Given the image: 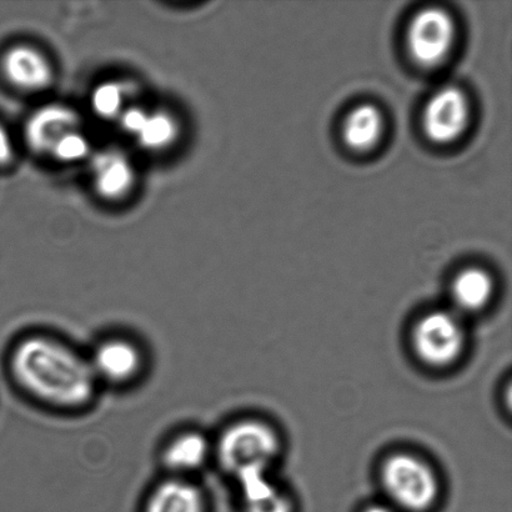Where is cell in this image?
<instances>
[{"instance_id": "1", "label": "cell", "mask_w": 512, "mask_h": 512, "mask_svg": "<svg viewBox=\"0 0 512 512\" xmlns=\"http://www.w3.org/2000/svg\"><path fill=\"white\" fill-rule=\"evenodd\" d=\"M8 371L20 393L59 413H83L100 393L87 351L47 331H30L14 341Z\"/></svg>"}, {"instance_id": "2", "label": "cell", "mask_w": 512, "mask_h": 512, "mask_svg": "<svg viewBox=\"0 0 512 512\" xmlns=\"http://www.w3.org/2000/svg\"><path fill=\"white\" fill-rule=\"evenodd\" d=\"M279 453L278 435L260 420L234 421L214 439V461L234 481L270 474Z\"/></svg>"}, {"instance_id": "3", "label": "cell", "mask_w": 512, "mask_h": 512, "mask_svg": "<svg viewBox=\"0 0 512 512\" xmlns=\"http://www.w3.org/2000/svg\"><path fill=\"white\" fill-rule=\"evenodd\" d=\"M87 355L100 390L132 388L142 381L149 366L147 349L138 339L124 333L102 336Z\"/></svg>"}, {"instance_id": "4", "label": "cell", "mask_w": 512, "mask_h": 512, "mask_svg": "<svg viewBox=\"0 0 512 512\" xmlns=\"http://www.w3.org/2000/svg\"><path fill=\"white\" fill-rule=\"evenodd\" d=\"M385 493L400 509L424 512L435 504L439 479L428 463L410 454H395L381 468Z\"/></svg>"}, {"instance_id": "5", "label": "cell", "mask_w": 512, "mask_h": 512, "mask_svg": "<svg viewBox=\"0 0 512 512\" xmlns=\"http://www.w3.org/2000/svg\"><path fill=\"white\" fill-rule=\"evenodd\" d=\"M465 344L463 321L455 311H431L415 324V354L431 368H446L453 365L463 354Z\"/></svg>"}, {"instance_id": "6", "label": "cell", "mask_w": 512, "mask_h": 512, "mask_svg": "<svg viewBox=\"0 0 512 512\" xmlns=\"http://www.w3.org/2000/svg\"><path fill=\"white\" fill-rule=\"evenodd\" d=\"M455 24L440 8H426L416 14L408 30V47L416 63L434 68L444 62L455 42Z\"/></svg>"}, {"instance_id": "7", "label": "cell", "mask_w": 512, "mask_h": 512, "mask_svg": "<svg viewBox=\"0 0 512 512\" xmlns=\"http://www.w3.org/2000/svg\"><path fill=\"white\" fill-rule=\"evenodd\" d=\"M214 461V440L203 430L183 428L164 440L159 450V463L164 475L198 479L200 473Z\"/></svg>"}, {"instance_id": "8", "label": "cell", "mask_w": 512, "mask_h": 512, "mask_svg": "<svg viewBox=\"0 0 512 512\" xmlns=\"http://www.w3.org/2000/svg\"><path fill=\"white\" fill-rule=\"evenodd\" d=\"M469 115L468 99L460 89H440L425 105L423 125L426 137L436 144L456 142L468 127Z\"/></svg>"}, {"instance_id": "9", "label": "cell", "mask_w": 512, "mask_h": 512, "mask_svg": "<svg viewBox=\"0 0 512 512\" xmlns=\"http://www.w3.org/2000/svg\"><path fill=\"white\" fill-rule=\"evenodd\" d=\"M80 128L82 123L74 109L63 104L44 105L25 123V143L33 153L49 157L59 140Z\"/></svg>"}, {"instance_id": "10", "label": "cell", "mask_w": 512, "mask_h": 512, "mask_svg": "<svg viewBox=\"0 0 512 512\" xmlns=\"http://www.w3.org/2000/svg\"><path fill=\"white\" fill-rule=\"evenodd\" d=\"M4 78L22 92H43L54 80V69L47 55L28 44L9 48L2 58Z\"/></svg>"}, {"instance_id": "11", "label": "cell", "mask_w": 512, "mask_h": 512, "mask_svg": "<svg viewBox=\"0 0 512 512\" xmlns=\"http://www.w3.org/2000/svg\"><path fill=\"white\" fill-rule=\"evenodd\" d=\"M207 493L198 479L164 475L149 490L143 512H207Z\"/></svg>"}, {"instance_id": "12", "label": "cell", "mask_w": 512, "mask_h": 512, "mask_svg": "<svg viewBox=\"0 0 512 512\" xmlns=\"http://www.w3.org/2000/svg\"><path fill=\"white\" fill-rule=\"evenodd\" d=\"M95 190L107 200H120L133 189L137 173L132 160L119 149H105L90 157Z\"/></svg>"}, {"instance_id": "13", "label": "cell", "mask_w": 512, "mask_h": 512, "mask_svg": "<svg viewBox=\"0 0 512 512\" xmlns=\"http://www.w3.org/2000/svg\"><path fill=\"white\" fill-rule=\"evenodd\" d=\"M493 294V279L480 268L460 271L451 286V299H453L456 314L478 313L488 306Z\"/></svg>"}, {"instance_id": "14", "label": "cell", "mask_w": 512, "mask_h": 512, "mask_svg": "<svg viewBox=\"0 0 512 512\" xmlns=\"http://www.w3.org/2000/svg\"><path fill=\"white\" fill-rule=\"evenodd\" d=\"M383 128L384 120L379 109L371 104H361L345 118L344 142L356 152H368L379 143Z\"/></svg>"}, {"instance_id": "15", "label": "cell", "mask_w": 512, "mask_h": 512, "mask_svg": "<svg viewBox=\"0 0 512 512\" xmlns=\"http://www.w3.org/2000/svg\"><path fill=\"white\" fill-rule=\"evenodd\" d=\"M179 123L172 114L164 110H149L133 135L135 142L150 152H160L177 142Z\"/></svg>"}, {"instance_id": "16", "label": "cell", "mask_w": 512, "mask_h": 512, "mask_svg": "<svg viewBox=\"0 0 512 512\" xmlns=\"http://www.w3.org/2000/svg\"><path fill=\"white\" fill-rule=\"evenodd\" d=\"M244 512H293L288 498L273 479L239 489Z\"/></svg>"}, {"instance_id": "17", "label": "cell", "mask_w": 512, "mask_h": 512, "mask_svg": "<svg viewBox=\"0 0 512 512\" xmlns=\"http://www.w3.org/2000/svg\"><path fill=\"white\" fill-rule=\"evenodd\" d=\"M132 85L109 80L99 84L93 90L90 104L99 118L104 120H118L125 109L129 107V100L132 99Z\"/></svg>"}, {"instance_id": "18", "label": "cell", "mask_w": 512, "mask_h": 512, "mask_svg": "<svg viewBox=\"0 0 512 512\" xmlns=\"http://www.w3.org/2000/svg\"><path fill=\"white\" fill-rule=\"evenodd\" d=\"M92 157V147L83 129L73 130L59 140L50 153L49 158L62 164H74Z\"/></svg>"}, {"instance_id": "19", "label": "cell", "mask_w": 512, "mask_h": 512, "mask_svg": "<svg viewBox=\"0 0 512 512\" xmlns=\"http://www.w3.org/2000/svg\"><path fill=\"white\" fill-rule=\"evenodd\" d=\"M14 158V144L12 137L4 125L0 124V167H5Z\"/></svg>"}, {"instance_id": "20", "label": "cell", "mask_w": 512, "mask_h": 512, "mask_svg": "<svg viewBox=\"0 0 512 512\" xmlns=\"http://www.w3.org/2000/svg\"><path fill=\"white\" fill-rule=\"evenodd\" d=\"M364 512H395L393 509L386 508V506L383 505H375L370 506L369 509H366Z\"/></svg>"}]
</instances>
